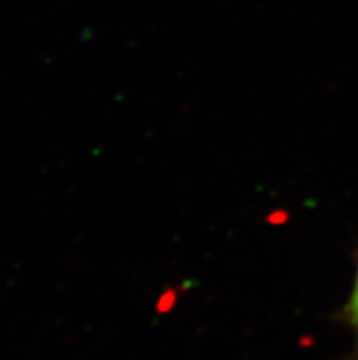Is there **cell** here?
I'll list each match as a JSON object with an SVG mask.
<instances>
[{"label":"cell","mask_w":358,"mask_h":360,"mask_svg":"<svg viewBox=\"0 0 358 360\" xmlns=\"http://www.w3.org/2000/svg\"><path fill=\"white\" fill-rule=\"evenodd\" d=\"M345 319H347V324L351 326L354 338H357V360H358V264H357V274H354L353 289H351L347 304H345Z\"/></svg>","instance_id":"cell-1"}]
</instances>
